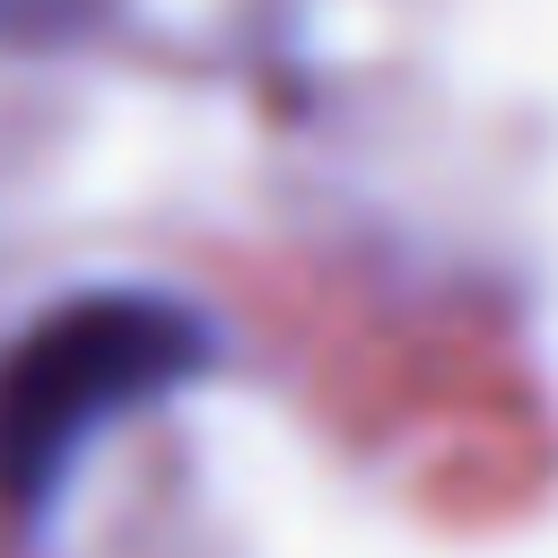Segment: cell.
I'll return each mask as SVG.
<instances>
[{"label": "cell", "instance_id": "1", "mask_svg": "<svg viewBox=\"0 0 558 558\" xmlns=\"http://www.w3.org/2000/svg\"><path fill=\"white\" fill-rule=\"evenodd\" d=\"M218 331L166 288H78L0 340V506H44L131 410L209 375Z\"/></svg>", "mask_w": 558, "mask_h": 558}, {"label": "cell", "instance_id": "2", "mask_svg": "<svg viewBox=\"0 0 558 558\" xmlns=\"http://www.w3.org/2000/svg\"><path fill=\"white\" fill-rule=\"evenodd\" d=\"M113 17V0H0V52L26 44H78Z\"/></svg>", "mask_w": 558, "mask_h": 558}]
</instances>
